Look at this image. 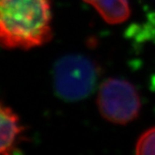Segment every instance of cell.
I'll return each mask as SVG.
<instances>
[{
  "instance_id": "cell-3",
  "label": "cell",
  "mask_w": 155,
  "mask_h": 155,
  "mask_svg": "<svg viewBox=\"0 0 155 155\" xmlns=\"http://www.w3.org/2000/svg\"><path fill=\"white\" fill-rule=\"evenodd\" d=\"M97 106L107 120L116 124H127L138 117L140 96L131 82L120 79H108L99 89Z\"/></svg>"
},
{
  "instance_id": "cell-4",
  "label": "cell",
  "mask_w": 155,
  "mask_h": 155,
  "mask_svg": "<svg viewBox=\"0 0 155 155\" xmlns=\"http://www.w3.org/2000/svg\"><path fill=\"white\" fill-rule=\"evenodd\" d=\"M21 131L16 113L0 102V154H9L16 148Z\"/></svg>"
},
{
  "instance_id": "cell-2",
  "label": "cell",
  "mask_w": 155,
  "mask_h": 155,
  "mask_svg": "<svg viewBox=\"0 0 155 155\" xmlns=\"http://www.w3.org/2000/svg\"><path fill=\"white\" fill-rule=\"evenodd\" d=\"M99 77L100 68L94 60L81 54L66 55L54 65V89L64 101H81L94 91Z\"/></svg>"
},
{
  "instance_id": "cell-6",
  "label": "cell",
  "mask_w": 155,
  "mask_h": 155,
  "mask_svg": "<svg viewBox=\"0 0 155 155\" xmlns=\"http://www.w3.org/2000/svg\"><path fill=\"white\" fill-rule=\"evenodd\" d=\"M137 154H155V127L143 133L136 145Z\"/></svg>"
},
{
  "instance_id": "cell-1",
  "label": "cell",
  "mask_w": 155,
  "mask_h": 155,
  "mask_svg": "<svg viewBox=\"0 0 155 155\" xmlns=\"http://www.w3.org/2000/svg\"><path fill=\"white\" fill-rule=\"evenodd\" d=\"M50 0H0V46L29 50L52 36Z\"/></svg>"
},
{
  "instance_id": "cell-5",
  "label": "cell",
  "mask_w": 155,
  "mask_h": 155,
  "mask_svg": "<svg viewBox=\"0 0 155 155\" xmlns=\"http://www.w3.org/2000/svg\"><path fill=\"white\" fill-rule=\"evenodd\" d=\"M91 4L108 24L124 23L130 15L128 0H83Z\"/></svg>"
}]
</instances>
